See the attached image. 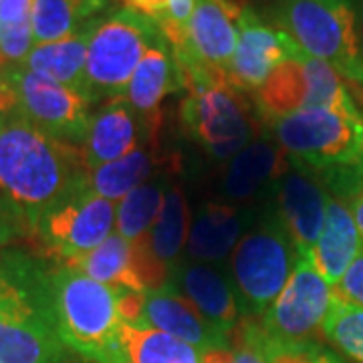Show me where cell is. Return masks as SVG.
<instances>
[{
    "label": "cell",
    "instance_id": "f1b7e54d",
    "mask_svg": "<svg viewBox=\"0 0 363 363\" xmlns=\"http://www.w3.org/2000/svg\"><path fill=\"white\" fill-rule=\"evenodd\" d=\"M188 233V206L180 186L169 184L162 212L157 214L152 230L145 234L152 255L169 271L180 262Z\"/></svg>",
    "mask_w": 363,
    "mask_h": 363
},
{
    "label": "cell",
    "instance_id": "7c38bea8",
    "mask_svg": "<svg viewBox=\"0 0 363 363\" xmlns=\"http://www.w3.org/2000/svg\"><path fill=\"white\" fill-rule=\"evenodd\" d=\"M297 51L298 47L286 33L245 6L238 18L233 61L224 77L240 93H257L272 71Z\"/></svg>",
    "mask_w": 363,
    "mask_h": 363
},
{
    "label": "cell",
    "instance_id": "30bf717a",
    "mask_svg": "<svg viewBox=\"0 0 363 363\" xmlns=\"http://www.w3.org/2000/svg\"><path fill=\"white\" fill-rule=\"evenodd\" d=\"M4 77L16 97V116L55 140L85 142L91 121V101L75 89L40 77L23 65H6Z\"/></svg>",
    "mask_w": 363,
    "mask_h": 363
},
{
    "label": "cell",
    "instance_id": "ab89813d",
    "mask_svg": "<svg viewBox=\"0 0 363 363\" xmlns=\"http://www.w3.org/2000/svg\"><path fill=\"white\" fill-rule=\"evenodd\" d=\"M362 47H363V39H362Z\"/></svg>",
    "mask_w": 363,
    "mask_h": 363
},
{
    "label": "cell",
    "instance_id": "52a82bcc",
    "mask_svg": "<svg viewBox=\"0 0 363 363\" xmlns=\"http://www.w3.org/2000/svg\"><path fill=\"white\" fill-rule=\"evenodd\" d=\"M267 123L289 160L317 178L339 169L363 168V116L311 107Z\"/></svg>",
    "mask_w": 363,
    "mask_h": 363
},
{
    "label": "cell",
    "instance_id": "f35d334b",
    "mask_svg": "<svg viewBox=\"0 0 363 363\" xmlns=\"http://www.w3.org/2000/svg\"><path fill=\"white\" fill-rule=\"evenodd\" d=\"M63 363H83V362H73V359H65Z\"/></svg>",
    "mask_w": 363,
    "mask_h": 363
},
{
    "label": "cell",
    "instance_id": "d4e9b609",
    "mask_svg": "<svg viewBox=\"0 0 363 363\" xmlns=\"http://www.w3.org/2000/svg\"><path fill=\"white\" fill-rule=\"evenodd\" d=\"M107 9L109 0H33L35 45L67 39Z\"/></svg>",
    "mask_w": 363,
    "mask_h": 363
},
{
    "label": "cell",
    "instance_id": "f546056e",
    "mask_svg": "<svg viewBox=\"0 0 363 363\" xmlns=\"http://www.w3.org/2000/svg\"><path fill=\"white\" fill-rule=\"evenodd\" d=\"M33 0H0V59L6 65H23L33 51Z\"/></svg>",
    "mask_w": 363,
    "mask_h": 363
},
{
    "label": "cell",
    "instance_id": "1f68e13d",
    "mask_svg": "<svg viewBox=\"0 0 363 363\" xmlns=\"http://www.w3.org/2000/svg\"><path fill=\"white\" fill-rule=\"evenodd\" d=\"M234 351V363H269V347L262 327L247 319L240 327V341Z\"/></svg>",
    "mask_w": 363,
    "mask_h": 363
},
{
    "label": "cell",
    "instance_id": "603a6c76",
    "mask_svg": "<svg viewBox=\"0 0 363 363\" xmlns=\"http://www.w3.org/2000/svg\"><path fill=\"white\" fill-rule=\"evenodd\" d=\"M255 104L264 121L311 107V79L305 65V52L298 49L272 71L267 83L255 93Z\"/></svg>",
    "mask_w": 363,
    "mask_h": 363
},
{
    "label": "cell",
    "instance_id": "4dcf8cb0",
    "mask_svg": "<svg viewBox=\"0 0 363 363\" xmlns=\"http://www.w3.org/2000/svg\"><path fill=\"white\" fill-rule=\"evenodd\" d=\"M323 333L350 359L363 363V309L333 295L323 323Z\"/></svg>",
    "mask_w": 363,
    "mask_h": 363
},
{
    "label": "cell",
    "instance_id": "7402d4cb",
    "mask_svg": "<svg viewBox=\"0 0 363 363\" xmlns=\"http://www.w3.org/2000/svg\"><path fill=\"white\" fill-rule=\"evenodd\" d=\"M97 18L81 26L77 33H73L67 39L35 45L33 51L26 55L23 67L40 77L55 81L59 85H65L69 89L79 91L87 97V93H85L87 45H89L91 30H93V25Z\"/></svg>",
    "mask_w": 363,
    "mask_h": 363
},
{
    "label": "cell",
    "instance_id": "e575fe53",
    "mask_svg": "<svg viewBox=\"0 0 363 363\" xmlns=\"http://www.w3.org/2000/svg\"><path fill=\"white\" fill-rule=\"evenodd\" d=\"M4 67H6V63L0 59V119L16 116V97H14V91L11 89L9 81L4 77Z\"/></svg>",
    "mask_w": 363,
    "mask_h": 363
},
{
    "label": "cell",
    "instance_id": "3957f363",
    "mask_svg": "<svg viewBox=\"0 0 363 363\" xmlns=\"http://www.w3.org/2000/svg\"><path fill=\"white\" fill-rule=\"evenodd\" d=\"M49 295L55 331L67 350L89 363H125L116 289L59 264L51 269Z\"/></svg>",
    "mask_w": 363,
    "mask_h": 363
},
{
    "label": "cell",
    "instance_id": "5bb4252c",
    "mask_svg": "<svg viewBox=\"0 0 363 363\" xmlns=\"http://www.w3.org/2000/svg\"><path fill=\"white\" fill-rule=\"evenodd\" d=\"M242 9L234 0H196L186 26V40L174 49L178 59H190L226 75L233 61Z\"/></svg>",
    "mask_w": 363,
    "mask_h": 363
},
{
    "label": "cell",
    "instance_id": "6da1fadb",
    "mask_svg": "<svg viewBox=\"0 0 363 363\" xmlns=\"http://www.w3.org/2000/svg\"><path fill=\"white\" fill-rule=\"evenodd\" d=\"M89 169L73 143L55 140L21 116L0 119V196L23 228L87 184Z\"/></svg>",
    "mask_w": 363,
    "mask_h": 363
},
{
    "label": "cell",
    "instance_id": "d590c367",
    "mask_svg": "<svg viewBox=\"0 0 363 363\" xmlns=\"http://www.w3.org/2000/svg\"><path fill=\"white\" fill-rule=\"evenodd\" d=\"M23 230V226L9 214H0V248H4L16 234Z\"/></svg>",
    "mask_w": 363,
    "mask_h": 363
},
{
    "label": "cell",
    "instance_id": "277c9868",
    "mask_svg": "<svg viewBox=\"0 0 363 363\" xmlns=\"http://www.w3.org/2000/svg\"><path fill=\"white\" fill-rule=\"evenodd\" d=\"M184 75L182 121L186 130L216 160H230L255 140L257 123L224 75L190 59H178Z\"/></svg>",
    "mask_w": 363,
    "mask_h": 363
},
{
    "label": "cell",
    "instance_id": "ba28073f",
    "mask_svg": "<svg viewBox=\"0 0 363 363\" xmlns=\"http://www.w3.org/2000/svg\"><path fill=\"white\" fill-rule=\"evenodd\" d=\"M160 37L156 21L131 6L99 16L87 45L85 93L91 104L123 97L135 67Z\"/></svg>",
    "mask_w": 363,
    "mask_h": 363
},
{
    "label": "cell",
    "instance_id": "e0dca14e",
    "mask_svg": "<svg viewBox=\"0 0 363 363\" xmlns=\"http://www.w3.org/2000/svg\"><path fill=\"white\" fill-rule=\"evenodd\" d=\"M154 135V130L135 113L125 97L107 99L89 121L81 152L87 169L111 164L131 154L143 138Z\"/></svg>",
    "mask_w": 363,
    "mask_h": 363
},
{
    "label": "cell",
    "instance_id": "4316f807",
    "mask_svg": "<svg viewBox=\"0 0 363 363\" xmlns=\"http://www.w3.org/2000/svg\"><path fill=\"white\" fill-rule=\"evenodd\" d=\"M164 164H160V157L150 150H133L128 156L119 157L111 164H105L99 168L89 169L87 186L91 192L101 196L105 200H123L135 190L140 184L147 182L154 174H157Z\"/></svg>",
    "mask_w": 363,
    "mask_h": 363
},
{
    "label": "cell",
    "instance_id": "9c48e42d",
    "mask_svg": "<svg viewBox=\"0 0 363 363\" xmlns=\"http://www.w3.org/2000/svg\"><path fill=\"white\" fill-rule=\"evenodd\" d=\"M333 291L307 257H297L286 285L262 315V331L272 347L319 343Z\"/></svg>",
    "mask_w": 363,
    "mask_h": 363
},
{
    "label": "cell",
    "instance_id": "9a60e30c",
    "mask_svg": "<svg viewBox=\"0 0 363 363\" xmlns=\"http://www.w3.org/2000/svg\"><path fill=\"white\" fill-rule=\"evenodd\" d=\"M289 164L271 202L291 234L297 257H307L323 228L331 196L315 174L291 160Z\"/></svg>",
    "mask_w": 363,
    "mask_h": 363
},
{
    "label": "cell",
    "instance_id": "4fadbf2b",
    "mask_svg": "<svg viewBox=\"0 0 363 363\" xmlns=\"http://www.w3.org/2000/svg\"><path fill=\"white\" fill-rule=\"evenodd\" d=\"M289 166L286 152L267 133L255 138L224 168L220 182L224 202L236 206H252L259 200L271 202Z\"/></svg>",
    "mask_w": 363,
    "mask_h": 363
},
{
    "label": "cell",
    "instance_id": "8d00e7d4",
    "mask_svg": "<svg viewBox=\"0 0 363 363\" xmlns=\"http://www.w3.org/2000/svg\"><path fill=\"white\" fill-rule=\"evenodd\" d=\"M345 204H347V208L351 210V216H353V220L357 224V230L362 234L363 240V188L359 192H355V194L351 196Z\"/></svg>",
    "mask_w": 363,
    "mask_h": 363
},
{
    "label": "cell",
    "instance_id": "d6a6232c",
    "mask_svg": "<svg viewBox=\"0 0 363 363\" xmlns=\"http://www.w3.org/2000/svg\"><path fill=\"white\" fill-rule=\"evenodd\" d=\"M269 347V363H347L337 357L333 351L321 347V343L303 345V347Z\"/></svg>",
    "mask_w": 363,
    "mask_h": 363
},
{
    "label": "cell",
    "instance_id": "2e32d148",
    "mask_svg": "<svg viewBox=\"0 0 363 363\" xmlns=\"http://www.w3.org/2000/svg\"><path fill=\"white\" fill-rule=\"evenodd\" d=\"M168 283L194 305V309L206 323L216 327L228 337L233 335L240 321V311L236 305L230 277L226 272L220 271L216 264L180 260L169 271Z\"/></svg>",
    "mask_w": 363,
    "mask_h": 363
},
{
    "label": "cell",
    "instance_id": "83f0119b",
    "mask_svg": "<svg viewBox=\"0 0 363 363\" xmlns=\"http://www.w3.org/2000/svg\"><path fill=\"white\" fill-rule=\"evenodd\" d=\"M169 184L172 182L168 176L164 172H157L150 180L131 190L123 200H119L116 216L117 233L130 242L150 233L157 214L162 212Z\"/></svg>",
    "mask_w": 363,
    "mask_h": 363
},
{
    "label": "cell",
    "instance_id": "d6986e66",
    "mask_svg": "<svg viewBox=\"0 0 363 363\" xmlns=\"http://www.w3.org/2000/svg\"><path fill=\"white\" fill-rule=\"evenodd\" d=\"M142 325H150L172 337L182 339L202 353L230 350V337L206 323L194 305L182 297L178 289L169 283L143 291Z\"/></svg>",
    "mask_w": 363,
    "mask_h": 363
},
{
    "label": "cell",
    "instance_id": "7a4b0ae2",
    "mask_svg": "<svg viewBox=\"0 0 363 363\" xmlns=\"http://www.w3.org/2000/svg\"><path fill=\"white\" fill-rule=\"evenodd\" d=\"M51 271L23 252L0 255V363H63L67 347L55 331Z\"/></svg>",
    "mask_w": 363,
    "mask_h": 363
},
{
    "label": "cell",
    "instance_id": "8992f818",
    "mask_svg": "<svg viewBox=\"0 0 363 363\" xmlns=\"http://www.w3.org/2000/svg\"><path fill=\"white\" fill-rule=\"evenodd\" d=\"M277 26L305 55L363 85V47L351 0H279Z\"/></svg>",
    "mask_w": 363,
    "mask_h": 363
},
{
    "label": "cell",
    "instance_id": "ac0fdd59",
    "mask_svg": "<svg viewBox=\"0 0 363 363\" xmlns=\"http://www.w3.org/2000/svg\"><path fill=\"white\" fill-rule=\"evenodd\" d=\"M260 208L236 206L226 202H206L198 206L190 224L186 252L188 259L206 264H220L233 255L240 238L257 220Z\"/></svg>",
    "mask_w": 363,
    "mask_h": 363
},
{
    "label": "cell",
    "instance_id": "484cf974",
    "mask_svg": "<svg viewBox=\"0 0 363 363\" xmlns=\"http://www.w3.org/2000/svg\"><path fill=\"white\" fill-rule=\"evenodd\" d=\"M119 341L125 363H202V351L150 325L121 321Z\"/></svg>",
    "mask_w": 363,
    "mask_h": 363
},
{
    "label": "cell",
    "instance_id": "44dd1931",
    "mask_svg": "<svg viewBox=\"0 0 363 363\" xmlns=\"http://www.w3.org/2000/svg\"><path fill=\"white\" fill-rule=\"evenodd\" d=\"M362 248V234L357 230V224L353 220L347 204L337 198H329L323 228L317 236L311 252L307 255L315 271L333 289Z\"/></svg>",
    "mask_w": 363,
    "mask_h": 363
},
{
    "label": "cell",
    "instance_id": "836d02e7",
    "mask_svg": "<svg viewBox=\"0 0 363 363\" xmlns=\"http://www.w3.org/2000/svg\"><path fill=\"white\" fill-rule=\"evenodd\" d=\"M331 291L341 301L363 309V248L353 259L345 274L341 277V281Z\"/></svg>",
    "mask_w": 363,
    "mask_h": 363
},
{
    "label": "cell",
    "instance_id": "74e56055",
    "mask_svg": "<svg viewBox=\"0 0 363 363\" xmlns=\"http://www.w3.org/2000/svg\"><path fill=\"white\" fill-rule=\"evenodd\" d=\"M202 363H234L233 350H212L202 353Z\"/></svg>",
    "mask_w": 363,
    "mask_h": 363
},
{
    "label": "cell",
    "instance_id": "5b68a950",
    "mask_svg": "<svg viewBox=\"0 0 363 363\" xmlns=\"http://www.w3.org/2000/svg\"><path fill=\"white\" fill-rule=\"evenodd\" d=\"M295 262L297 250L291 234L272 202H267L230 255L228 277L240 317L264 315L286 285Z\"/></svg>",
    "mask_w": 363,
    "mask_h": 363
},
{
    "label": "cell",
    "instance_id": "ffe728a7",
    "mask_svg": "<svg viewBox=\"0 0 363 363\" xmlns=\"http://www.w3.org/2000/svg\"><path fill=\"white\" fill-rule=\"evenodd\" d=\"M180 91H184V75H182L180 63L168 39L162 35L145 51L140 65L135 67L123 97L135 109V113L142 117L152 130H156L160 125L162 101Z\"/></svg>",
    "mask_w": 363,
    "mask_h": 363
},
{
    "label": "cell",
    "instance_id": "8fae6325",
    "mask_svg": "<svg viewBox=\"0 0 363 363\" xmlns=\"http://www.w3.org/2000/svg\"><path fill=\"white\" fill-rule=\"evenodd\" d=\"M116 202L91 192L85 184L52 206L37 224L43 252L59 264L97 248L116 226Z\"/></svg>",
    "mask_w": 363,
    "mask_h": 363
},
{
    "label": "cell",
    "instance_id": "cb8c5ba5",
    "mask_svg": "<svg viewBox=\"0 0 363 363\" xmlns=\"http://www.w3.org/2000/svg\"><path fill=\"white\" fill-rule=\"evenodd\" d=\"M63 267H71L116 291H131V293L145 291V285L142 283L135 267L133 247L119 233H111L99 247L77 259L69 260Z\"/></svg>",
    "mask_w": 363,
    "mask_h": 363
}]
</instances>
